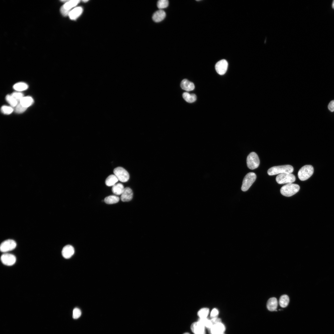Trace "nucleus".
Instances as JSON below:
<instances>
[{
  "mask_svg": "<svg viewBox=\"0 0 334 334\" xmlns=\"http://www.w3.org/2000/svg\"><path fill=\"white\" fill-rule=\"evenodd\" d=\"M80 2V1H77V0L68 1L60 9L61 13L64 16L68 15L71 11V10H72L71 9L76 6Z\"/></svg>",
  "mask_w": 334,
  "mask_h": 334,
  "instance_id": "8",
  "label": "nucleus"
},
{
  "mask_svg": "<svg viewBox=\"0 0 334 334\" xmlns=\"http://www.w3.org/2000/svg\"><path fill=\"white\" fill-rule=\"evenodd\" d=\"M6 100L8 103L13 107H16L18 104V102L11 95H7L6 97Z\"/></svg>",
  "mask_w": 334,
  "mask_h": 334,
  "instance_id": "29",
  "label": "nucleus"
},
{
  "mask_svg": "<svg viewBox=\"0 0 334 334\" xmlns=\"http://www.w3.org/2000/svg\"><path fill=\"white\" fill-rule=\"evenodd\" d=\"M180 86L182 89L187 91L193 90L195 88L194 84L187 79H184L182 81Z\"/></svg>",
  "mask_w": 334,
  "mask_h": 334,
  "instance_id": "17",
  "label": "nucleus"
},
{
  "mask_svg": "<svg viewBox=\"0 0 334 334\" xmlns=\"http://www.w3.org/2000/svg\"></svg>",
  "mask_w": 334,
  "mask_h": 334,
  "instance_id": "42",
  "label": "nucleus"
},
{
  "mask_svg": "<svg viewBox=\"0 0 334 334\" xmlns=\"http://www.w3.org/2000/svg\"><path fill=\"white\" fill-rule=\"evenodd\" d=\"M13 88L17 91H22L27 89L28 88V86L26 83L19 82L15 84Z\"/></svg>",
  "mask_w": 334,
  "mask_h": 334,
  "instance_id": "26",
  "label": "nucleus"
},
{
  "mask_svg": "<svg viewBox=\"0 0 334 334\" xmlns=\"http://www.w3.org/2000/svg\"><path fill=\"white\" fill-rule=\"evenodd\" d=\"M133 193L132 190L129 187L125 188L124 191L121 196V200L124 202L131 201L133 199Z\"/></svg>",
  "mask_w": 334,
  "mask_h": 334,
  "instance_id": "14",
  "label": "nucleus"
},
{
  "mask_svg": "<svg viewBox=\"0 0 334 334\" xmlns=\"http://www.w3.org/2000/svg\"><path fill=\"white\" fill-rule=\"evenodd\" d=\"M125 188L123 184L121 183L116 184L112 186V192L116 195H121L124 191Z\"/></svg>",
  "mask_w": 334,
  "mask_h": 334,
  "instance_id": "20",
  "label": "nucleus"
},
{
  "mask_svg": "<svg viewBox=\"0 0 334 334\" xmlns=\"http://www.w3.org/2000/svg\"><path fill=\"white\" fill-rule=\"evenodd\" d=\"M83 12V9L82 7H77L71 10L68 16L71 20H75L81 15Z\"/></svg>",
  "mask_w": 334,
  "mask_h": 334,
  "instance_id": "16",
  "label": "nucleus"
},
{
  "mask_svg": "<svg viewBox=\"0 0 334 334\" xmlns=\"http://www.w3.org/2000/svg\"><path fill=\"white\" fill-rule=\"evenodd\" d=\"M209 334H219L224 333L226 328L224 325L221 323L213 325L210 329H208Z\"/></svg>",
  "mask_w": 334,
  "mask_h": 334,
  "instance_id": "13",
  "label": "nucleus"
},
{
  "mask_svg": "<svg viewBox=\"0 0 334 334\" xmlns=\"http://www.w3.org/2000/svg\"><path fill=\"white\" fill-rule=\"evenodd\" d=\"M81 315L82 312L80 309L77 307L74 308L73 315V318L74 319H77L79 318Z\"/></svg>",
  "mask_w": 334,
  "mask_h": 334,
  "instance_id": "33",
  "label": "nucleus"
},
{
  "mask_svg": "<svg viewBox=\"0 0 334 334\" xmlns=\"http://www.w3.org/2000/svg\"><path fill=\"white\" fill-rule=\"evenodd\" d=\"M2 113L5 114H11L13 111V108L10 107L4 106L1 109Z\"/></svg>",
  "mask_w": 334,
  "mask_h": 334,
  "instance_id": "31",
  "label": "nucleus"
},
{
  "mask_svg": "<svg viewBox=\"0 0 334 334\" xmlns=\"http://www.w3.org/2000/svg\"><path fill=\"white\" fill-rule=\"evenodd\" d=\"M276 181L279 184L292 183L296 180L295 175L292 174L283 173L279 174L276 177Z\"/></svg>",
  "mask_w": 334,
  "mask_h": 334,
  "instance_id": "7",
  "label": "nucleus"
},
{
  "mask_svg": "<svg viewBox=\"0 0 334 334\" xmlns=\"http://www.w3.org/2000/svg\"><path fill=\"white\" fill-rule=\"evenodd\" d=\"M314 172L313 167L310 165H306L300 170L298 172V177L301 181H305L310 177Z\"/></svg>",
  "mask_w": 334,
  "mask_h": 334,
  "instance_id": "3",
  "label": "nucleus"
},
{
  "mask_svg": "<svg viewBox=\"0 0 334 334\" xmlns=\"http://www.w3.org/2000/svg\"><path fill=\"white\" fill-rule=\"evenodd\" d=\"M166 16V13L162 10H159L153 14V20L156 22H159L163 20Z\"/></svg>",
  "mask_w": 334,
  "mask_h": 334,
  "instance_id": "18",
  "label": "nucleus"
},
{
  "mask_svg": "<svg viewBox=\"0 0 334 334\" xmlns=\"http://www.w3.org/2000/svg\"><path fill=\"white\" fill-rule=\"evenodd\" d=\"M198 321L201 323L208 329H210L213 326L210 320L207 318H199Z\"/></svg>",
  "mask_w": 334,
  "mask_h": 334,
  "instance_id": "28",
  "label": "nucleus"
},
{
  "mask_svg": "<svg viewBox=\"0 0 334 334\" xmlns=\"http://www.w3.org/2000/svg\"><path fill=\"white\" fill-rule=\"evenodd\" d=\"M210 321L212 324V325H216L218 323H221V319L218 318H214L211 319Z\"/></svg>",
  "mask_w": 334,
  "mask_h": 334,
  "instance_id": "36",
  "label": "nucleus"
},
{
  "mask_svg": "<svg viewBox=\"0 0 334 334\" xmlns=\"http://www.w3.org/2000/svg\"><path fill=\"white\" fill-rule=\"evenodd\" d=\"M219 314V311L216 308H213L212 309L210 314L211 319L218 318Z\"/></svg>",
  "mask_w": 334,
  "mask_h": 334,
  "instance_id": "35",
  "label": "nucleus"
},
{
  "mask_svg": "<svg viewBox=\"0 0 334 334\" xmlns=\"http://www.w3.org/2000/svg\"><path fill=\"white\" fill-rule=\"evenodd\" d=\"M191 329L194 334H204L205 333V326L198 321L193 323L191 326Z\"/></svg>",
  "mask_w": 334,
  "mask_h": 334,
  "instance_id": "12",
  "label": "nucleus"
},
{
  "mask_svg": "<svg viewBox=\"0 0 334 334\" xmlns=\"http://www.w3.org/2000/svg\"><path fill=\"white\" fill-rule=\"evenodd\" d=\"M118 180L114 175L109 176L105 181L106 185L109 187L113 186L118 181Z\"/></svg>",
  "mask_w": 334,
  "mask_h": 334,
  "instance_id": "23",
  "label": "nucleus"
},
{
  "mask_svg": "<svg viewBox=\"0 0 334 334\" xmlns=\"http://www.w3.org/2000/svg\"><path fill=\"white\" fill-rule=\"evenodd\" d=\"M256 178V174L253 172L248 173L245 176L243 182L241 190L246 192L250 188L255 181Z\"/></svg>",
  "mask_w": 334,
  "mask_h": 334,
  "instance_id": "5",
  "label": "nucleus"
},
{
  "mask_svg": "<svg viewBox=\"0 0 334 334\" xmlns=\"http://www.w3.org/2000/svg\"><path fill=\"white\" fill-rule=\"evenodd\" d=\"M169 1L168 0H159L157 2L158 8L160 10L165 8L169 5Z\"/></svg>",
  "mask_w": 334,
  "mask_h": 334,
  "instance_id": "30",
  "label": "nucleus"
},
{
  "mask_svg": "<svg viewBox=\"0 0 334 334\" xmlns=\"http://www.w3.org/2000/svg\"><path fill=\"white\" fill-rule=\"evenodd\" d=\"M332 8L334 9V1H333L332 5Z\"/></svg>",
  "mask_w": 334,
  "mask_h": 334,
  "instance_id": "38",
  "label": "nucleus"
},
{
  "mask_svg": "<svg viewBox=\"0 0 334 334\" xmlns=\"http://www.w3.org/2000/svg\"><path fill=\"white\" fill-rule=\"evenodd\" d=\"M16 243L14 240L9 239L3 242L0 246L1 251L6 253L9 252L13 250L16 246Z\"/></svg>",
  "mask_w": 334,
  "mask_h": 334,
  "instance_id": "9",
  "label": "nucleus"
},
{
  "mask_svg": "<svg viewBox=\"0 0 334 334\" xmlns=\"http://www.w3.org/2000/svg\"><path fill=\"white\" fill-rule=\"evenodd\" d=\"M328 109L331 112L334 111V100L331 101L328 105Z\"/></svg>",
  "mask_w": 334,
  "mask_h": 334,
  "instance_id": "37",
  "label": "nucleus"
},
{
  "mask_svg": "<svg viewBox=\"0 0 334 334\" xmlns=\"http://www.w3.org/2000/svg\"><path fill=\"white\" fill-rule=\"evenodd\" d=\"M27 108L23 107L20 103L18 104L16 107L15 112L18 114H20L24 112L27 110Z\"/></svg>",
  "mask_w": 334,
  "mask_h": 334,
  "instance_id": "32",
  "label": "nucleus"
},
{
  "mask_svg": "<svg viewBox=\"0 0 334 334\" xmlns=\"http://www.w3.org/2000/svg\"><path fill=\"white\" fill-rule=\"evenodd\" d=\"M88 1H86V0H84V1H82L83 2H85V3H86V2H87Z\"/></svg>",
  "mask_w": 334,
  "mask_h": 334,
  "instance_id": "39",
  "label": "nucleus"
},
{
  "mask_svg": "<svg viewBox=\"0 0 334 334\" xmlns=\"http://www.w3.org/2000/svg\"><path fill=\"white\" fill-rule=\"evenodd\" d=\"M278 306V302L277 299L273 297L270 299L267 303V307L269 311L273 312L277 311L276 309Z\"/></svg>",
  "mask_w": 334,
  "mask_h": 334,
  "instance_id": "19",
  "label": "nucleus"
},
{
  "mask_svg": "<svg viewBox=\"0 0 334 334\" xmlns=\"http://www.w3.org/2000/svg\"><path fill=\"white\" fill-rule=\"evenodd\" d=\"M225 334L224 333H220V334Z\"/></svg>",
  "mask_w": 334,
  "mask_h": 334,
  "instance_id": "41",
  "label": "nucleus"
},
{
  "mask_svg": "<svg viewBox=\"0 0 334 334\" xmlns=\"http://www.w3.org/2000/svg\"><path fill=\"white\" fill-rule=\"evenodd\" d=\"M247 163L248 168L250 169L254 170L258 168L260 161L257 154L254 152L250 153L247 157Z\"/></svg>",
  "mask_w": 334,
  "mask_h": 334,
  "instance_id": "6",
  "label": "nucleus"
},
{
  "mask_svg": "<svg viewBox=\"0 0 334 334\" xmlns=\"http://www.w3.org/2000/svg\"><path fill=\"white\" fill-rule=\"evenodd\" d=\"M300 187L297 184L289 183L283 186L280 189L281 194L286 197H291L297 193Z\"/></svg>",
  "mask_w": 334,
  "mask_h": 334,
  "instance_id": "2",
  "label": "nucleus"
},
{
  "mask_svg": "<svg viewBox=\"0 0 334 334\" xmlns=\"http://www.w3.org/2000/svg\"><path fill=\"white\" fill-rule=\"evenodd\" d=\"M1 259L2 263L8 266H13L16 261V258L14 255L7 253L2 254Z\"/></svg>",
  "mask_w": 334,
  "mask_h": 334,
  "instance_id": "10",
  "label": "nucleus"
},
{
  "mask_svg": "<svg viewBox=\"0 0 334 334\" xmlns=\"http://www.w3.org/2000/svg\"><path fill=\"white\" fill-rule=\"evenodd\" d=\"M114 175L119 181L123 183L127 182L129 180L130 175L128 171L122 167H118L113 171Z\"/></svg>",
  "mask_w": 334,
  "mask_h": 334,
  "instance_id": "4",
  "label": "nucleus"
},
{
  "mask_svg": "<svg viewBox=\"0 0 334 334\" xmlns=\"http://www.w3.org/2000/svg\"><path fill=\"white\" fill-rule=\"evenodd\" d=\"M289 300V298L288 296L286 295H282L280 298L279 304L281 307H285L288 306Z\"/></svg>",
  "mask_w": 334,
  "mask_h": 334,
  "instance_id": "25",
  "label": "nucleus"
},
{
  "mask_svg": "<svg viewBox=\"0 0 334 334\" xmlns=\"http://www.w3.org/2000/svg\"><path fill=\"white\" fill-rule=\"evenodd\" d=\"M75 252V250L74 247L71 245H67L63 249L62 254L63 257L66 259H68L72 257Z\"/></svg>",
  "mask_w": 334,
  "mask_h": 334,
  "instance_id": "15",
  "label": "nucleus"
},
{
  "mask_svg": "<svg viewBox=\"0 0 334 334\" xmlns=\"http://www.w3.org/2000/svg\"><path fill=\"white\" fill-rule=\"evenodd\" d=\"M293 171V167L287 165L272 167L268 170L267 173L270 176H273L283 173L292 174Z\"/></svg>",
  "mask_w": 334,
  "mask_h": 334,
  "instance_id": "1",
  "label": "nucleus"
},
{
  "mask_svg": "<svg viewBox=\"0 0 334 334\" xmlns=\"http://www.w3.org/2000/svg\"><path fill=\"white\" fill-rule=\"evenodd\" d=\"M209 312V310L208 308H203L199 310L198 313V315L199 318H207Z\"/></svg>",
  "mask_w": 334,
  "mask_h": 334,
  "instance_id": "27",
  "label": "nucleus"
},
{
  "mask_svg": "<svg viewBox=\"0 0 334 334\" xmlns=\"http://www.w3.org/2000/svg\"><path fill=\"white\" fill-rule=\"evenodd\" d=\"M228 63L225 60H222L218 62L216 64L215 68L217 73L222 75L224 74L227 70Z\"/></svg>",
  "mask_w": 334,
  "mask_h": 334,
  "instance_id": "11",
  "label": "nucleus"
},
{
  "mask_svg": "<svg viewBox=\"0 0 334 334\" xmlns=\"http://www.w3.org/2000/svg\"><path fill=\"white\" fill-rule=\"evenodd\" d=\"M183 334H190L189 333H188V332H186V333H183Z\"/></svg>",
  "mask_w": 334,
  "mask_h": 334,
  "instance_id": "40",
  "label": "nucleus"
},
{
  "mask_svg": "<svg viewBox=\"0 0 334 334\" xmlns=\"http://www.w3.org/2000/svg\"><path fill=\"white\" fill-rule=\"evenodd\" d=\"M120 198L115 195H111L106 197L104 200L106 203L108 204H113L118 202Z\"/></svg>",
  "mask_w": 334,
  "mask_h": 334,
  "instance_id": "24",
  "label": "nucleus"
},
{
  "mask_svg": "<svg viewBox=\"0 0 334 334\" xmlns=\"http://www.w3.org/2000/svg\"><path fill=\"white\" fill-rule=\"evenodd\" d=\"M11 95L18 102H20V100L24 97L23 94L19 92H14L11 94Z\"/></svg>",
  "mask_w": 334,
  "mask_h": 334,
  "instance_id": "34",
  "label": "nucleus"
},
{
  "mask_svg": "<svg viewBox=\"0 0 334 334\" xmlns=\"http://www.w3.org/2000/svg\"><path fill=\"white\" fill-rule=\"evenodd\" d=\"M33 99L31 97H24L20 101V103L23 107L27 108L34 103Z\"/></svg>",
  "mask_w": 334,
  "mask_h": 334,
  "instance_id": "22",
  "label": "nucleus"
},
{
  "mask_svg": "<svg viewBox=\"0 0 334 334\" xmlns=\"http://www.w3.org/2000/svg\"><path fill=\"white\" fill-rule=\"evenodd\" d=\"M184 99L187 103H192L197 100L196 95L195 94H190L187 92H184L183 94Z\"/></svg>",
  "mask_w": 334,
  "mask_h": 334,
  "instance_id": "21",
  "label": "nucleus"
}]
</instances>
